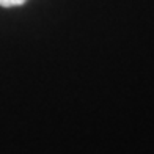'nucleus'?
<instances>
[{
  "instance_id": "1",
  "label": "nucleus",
  "mask_w": 154,
  "mask_h": 154,
  "mask_svg": "<svg viewBox=\"0 0 154 154\" xmlns=\"http://www.w3.org/2000/svg\"><path fill=\"white\" fill-rule=\"evenodd\" d=\"M27 0H0V6L3 8H13V6H19L24 5Z\"/></svg>"
}]
</instances>
